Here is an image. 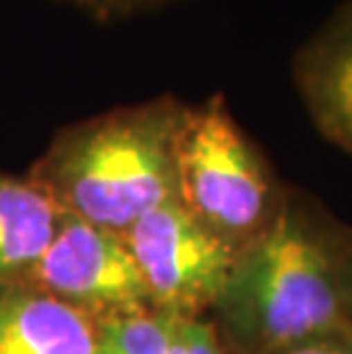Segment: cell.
I'll return each mask as SVG.
<instances>
[{
	"label": "cell",
	"instance_id": "12",
	"mask_svg": "<svg viewBox=\"0 0 352 354\" xmlns=\"http://www.w3.org/2000/svg\"><path fill=\"white\" fill-rule=\"evenodd\" d=\"M284 354H352V327L334 336L320 338V341L299 345V348Z\"/></svg>",
	"mask_w": 352,
	"mask_h": 354
},
{
	"label": "cell",
	"instance_id": "10",
	"mask_svg": "<svg viewBox=\"0 0 352 354\" xmlns=\"http://www.w3.org/2000/svg\"><path fill=\"white\" fill-rule=\"evenodd\" d=\"M59 3L73 7L94 21L110 24V21H124L158 12L169 5L185 3V0H59Z\"/></svg>",
	"mask_w": 352,
	"mask_h": 354
},
{
	"label": "cell",
	"instance_id": "11",
	"mask_svg": "<svg viewBox=\"0 0 352 354\" xmlns=\"http://www.w3.org/2000/svg\"><path fill=\"white\" fill-rule=\"evenodd\" d=\"M174 354H220L215 329L208 322L181 318L176 329Z\"/></svg>",
	"mask_w": 352,
	"mask_h": 354
},
{
	"label": "cell",
	"instance_id": "2",
	"mask_svg": "<svg viewBox=\"0 0 352 354\" xmlns=\"http://www.w3.org/2000/svg\"><path fill=\"white\" fill-rule=\"evenodd\" d=\"M217 304L250 354H284L352 327L346 263L295 210L243 247Z\"/></svg>",
	"mask_w": 352,
	"mask_h": 354
},
{
	"label": "cell",
	"instance_id": "6",
	"mask_svg": "<svg viewBox=\"0 0 352 354\" xmlns=\"http://www.w3.org/2000/svg\"><path fill=\"white\" fill-rule=\"evenodd\" d=\"M293 78L318 131L352 153V0L336 7L297 48Z\"/></svg>",
	"mask_w": 352,
	"mask_h": 354
},
{
	"label": "cell",
	"instance_id": "9",
	"mask_svg": "<svg viewBox=\"0 0 352 354\" xmlns=\"http://www.w3.org/2000/svg\"><path fill=\"white\" fill-rule=\"evenodd\" d=\"M181 315L126 313L103 327V354H174Z\"/></svg>",
	"mask_w": 352,
	"mask_h": 354
},
{
	"label": "cell",
	"instance_id": "4",
	"mask_svg": "<svg viewBox=\"0 0 352 354\" xmlns=\"http://www.w3.org/2000/svg\"><path fill=\"white\" fill-rule=\"evenodd\" d=\"M149 302L163 313L192 318L217 304L241 250L204 227L181 201L169 199L124 233Z\"/></svg>",
	"mask_w": 352,
	"mask_h": 354
},
{
	"label": "cell",
	"instance_id": "13",
	"mask_svg": "<svg viewBox=\"0 0 352 354\" xmlns=\"http://www.w3.org/2000/svg\"><path fill=\"white\" fill-rule=\"evenodd\" d=\"M346 283H348V299H350V311H352V261L346 263Z\"/></svg>",
	"mask_w": 352,
	"mask_h": 354
},
{
	"label": "cell",
	"instance_id": "5",
	"mask_svg": "<svg viewBox=\"0 0 352 354\" xmlns=\"http://www.w3.org/2000/svg\"><path fill=\"white\" fill-rule=\"evenodd\" d=\"M33 270L48 295L73 306L87 304L126 315L149 302L126 238L78 215L62 217Z\"/></svg>",
	"mask_w": 352,
	"mask_h": 354
},
{
	"label": "cell",
	"instance_id": "3",
	"mask_svg": "<svg viewBox=\"0 0 352 354\" xmlns=\"http://www.w3.org/2000/svg\"><path fill=\"white\" fill-rule=\"evenodd\" d=\"M176 197L238 250L272 222V180L222 96L185 105L176 138Z\"/></svg>",
	"mask_w": 352,
	"mask_h": 354
},
{
	"label": "cell",
	"instance_id": "8",
	"mask_svg": "<svg viewBox=\"0 0 352 354\" xmlns=\"http://www.w3.org/2000/svg\"><path fill=\"white\" fill-rule=\"evenodd\" d=\"M57 208L37 180L0 174V277L37 266L62 222Z\"/></svg>",
	"mask_w": 352,
	"mask_h": 354
},
{
	"label": "cell",
	"instance_id": "7",
	"mask_svg": "<svg viewBox=\"0 0 352 354\" xmlns=\"http://www.w3.org/2000/svg\"><path fill=\"white\" fill-rule=\"evenodd\" d=\"M0 354H103L101 331L48 292H0Z\"/></svg>",
	"mask_w": 352,
	"mask_h": 354
},
{
	"label": "cell",
	"instance_id": "1",
	"mask_svg": "<svg viewBox=\"0 0 352 354\" xmlns=\"http://www.w3.org/2000/svg\"><path fill=\"white\" fill-rule=\"evenodd\" d=\"M185 105L156 99L64 131L37 169V183L71 215L124 233L176 199V138Z\"/></svg>",
	"mask_w": 352,
	"mask_h": 354
}]
</instances>
